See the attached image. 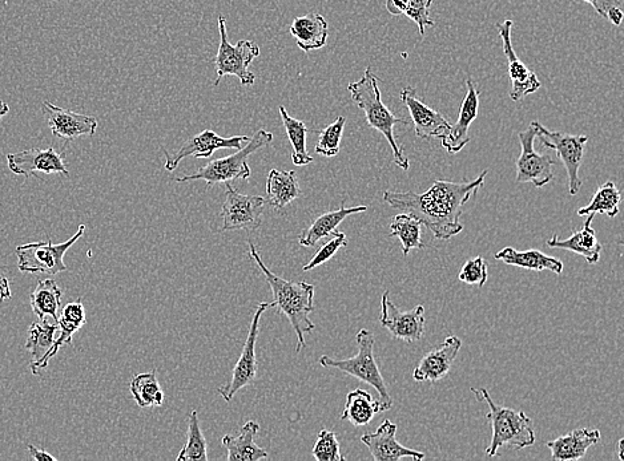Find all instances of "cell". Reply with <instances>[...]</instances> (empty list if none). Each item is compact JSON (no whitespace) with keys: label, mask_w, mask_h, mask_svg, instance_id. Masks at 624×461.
<instances>
[{"label":"cell","mask_w":624,"mask_h":461,"mask_svg":"<svg viewBox=\"0 0 624 461\" xmlns=\"http://www.w3.org/2000/svg\"><path fill=\"white\" fill-rule=\"evenodd\" d=\"M462 347L461 338L450 335L444 345L426 354L413 371V378L417 382H438L444 379L452 370L454 361Z\"/></svg>","instance_id":"cell-20"},{"label":"cell","mask_w":624,"mask_h":461,"mask_svg":"<svg viewBox=\"0 0 624 461\" xmlns=\"http://www.w3.org/2000/svg\"><path fill=\"white\" fill-rule=\"evenodd\" d=\"M494 257L495 260L502 261L503 264L534 270V272L550 270V272L561 276L563 269H565L562 261L534 249L527 250V252H518L514 248H505L501 252L495 253Z\"/></svg>","instance_id":"cell-28"},{"label":"cell","mask_w":624,"mask_h":461,"mask_svg":"<svg viewBox=\"0 0 624 461\" xmlns=\"http://www.w3.org/2000/svg\"><path fill=\"white\" fill-rule=\"evenodd\" d=\"M260 426L256 422L245 423L239 436L225 435L221 443L228 451V461H259L269 458L265 448L257 446L256 435L259 434Z\"/></svg>","instance_id":"cell-25"},{"label":"cell","mask_w":624,"mask_h":461,"mask_svg":"<svg viewBox=\"0 0 624 461\" xmlns=\"http://www.w3.org/2000/svg\"><path fill=\"white\" fill-rule=\"evenodd\" d=\"M345 124V117L340 116L328 127L322 129L316 145V153L318 155L334 157L340 153V144L342 135H344Z\"/></svg>","instance_id":"cell-39"},{"label":"cell","mask_w":624,"mask_h":461,"mask_svg":"<svg viewBox=\"0 0 624 461\" xmlns=\"http://www.w3.org/2000/svg\"><path fill=\"white\" fill-rule=\"evenodd\" d=\"M312 455L317 461H345V456L341 454L337 435L333 431L326 430V428H322L318 432Z\"/></svg>","instance_id":"cell-40"},{"label":"cell","mask_w":624,"mask_h":461,"mask_svg":"<svg viewBox=\"0 0 624 461\" xmlns=\"http://www.w3.org/2000/svg\"><path fill=\"white\" fill-rule=\"evenodd\" d=\"M601 439V432L595 428H578L561 438L550 440L546 447L551 451V459L555 461L581 460Z\"/></svg>","instance_id":"cell-23"},{"label":"cell","mask_w":624,"mask_h":461,"mask_svg":"<svg viewBox=\"0 0 624 461\" xmlns=\"http://www.w3.org/2000/svg\"><path fill=\"white\" fill-rule=\"evenodd\" d=\"M62 297L63 290L54 279L39 281L30 297L32 311L40 319L51 317L54 322L58 323L60 310H62Z\"/></svg>","instance_id":"cell-31"},{"label":"cell","mask_w":624,"mask_h":461,"mask_svg":"<svg viewBox=\"0 0 624 461\" xmlns=\"http://www.w3.org/2000/svg\"><path fill=\"white\" fill-rule=\"evenodd\" d=\"M272 141V133L260 129L239 152L223 157V159L213 160L193 175L177 177L175 181L176 183H189V181L203 180L208 188H211L216 184L232 183L233 180H249L252 176L251 167L248 165L249 156L267 147Z\"/></svg>","instance_id":"cell-6"},{"label":"cell","mask_w":624,"mask_h":461,"mask_svg":"<svg viewBox=\"0 0 624 461\" xmlns=\"http://www.w3.org/2000/svg\"><path fill=\"white\" fill-rule=\"evenodd\" d=\"M487 171L470 183L436 181L428 192H384V201L392 208L412 214L422 226L433 233L436 240H450L464 230L462 213L471 196L485 185Z\"/></svg>","instance_id":"cell-1"},{"label":"cell","mask_w":624,"mask_h":461,"mask_svg":"<svg viewBox=\"0 0 624 461\" xmlns=\"http://www.w3.org/2000/svg\"><path fill=\"white\" fill-rule=\"evenodd\" d=\"M291 34L304 52L321 50L328 43L329 26L324 16L308 14L293 20Z\"/></svg>","instance_id":"cell-26"},{"label":"cell","mask_w":624,"mask_h":461,"mask_svg":"<svg viewBox=\"0 0 624 461\" xmlns=\"http://www.w3.org/2000/svg\"><path fill=\"white\" fill-rule=\"evenodd\" d=\"M8 112H10V105L7 104L6 107L0 108V120H2Z\"/></svg>","instance_id":"cell-47"},{"label":"cell","mask_w":624,"mask_h":461,"mask_svg":"<svg viewBox=\"0 0 624 461\" xmlns=\"http://www.w3.org/2000/svg\"><path fill=\"white\" fill-rule=\"evenodd\" d=\"M623 444H624V439L619 440V443H618V454H619V459H621L622 461L624 460Z\"/></svg>","instance_id":"cell-46"},{"label":"cell","mask_w":624,"mask_h":461,"mask_svg":"<svg viewBox=\"0 0 624 461\" xmlns=\"http://www.w3.org/2000/svg\"><path fill=\"white\" fill-rule=\"evenodd\" d=\"M537 129V137L541 139L546 148L554 149L559 159L565 165L569 176V192L571 196H577L582 188V180L579 177L585 148L589 137L585 135H569L565 132L549 131L539 121L531 123Z\"/></svg>","instance_id":"cell-9"},{"label":"cell","mask_w":624,"mask_h":461,"mask_svg":"<svg viewBox=\"0 0 624 461\" xmlns=\"http://www.w3.org/2000/svg\"><path fill=\"white\" fill-rule=\"evenodd\" d=\"M356 342L358 346L356 357L338 361L324 355L318 362L322 367L340 370L372 386L380 395L381 412L389 411L393 407V398L389 394L388 384L381 374L380 366L374 358V335L369 330L362 329L356 335Z\"/></svg>","instance_id":"cell-5"},{"label":"cell","mask_w":624,"mask_h":461,"mask_svg":"<svg viewBox=\"0 0 624 461\" xmlns=\"http://www.w3.org/2000/svg\"><path fill=\"white\" fill-rule=\"evenodd\" d=\"M225 200L221 209L223 230H256L263 222V214L267 200L260 196H247L233 189L231 183L225 184Z\"/></svg>","instance_id":"cell-11"},{"label":"cell","mask_w":624,"mask_h":461,"mask_svg":"<svg viewBox=\"0 0 624 461\" xmlns=\"http://www.w3.org/2000/svg\"><path fill=\"white\" fill-rule=\"evenodd\" d=\"M28 451H30L31 458L36 461H58L55 456L48 454L46 450H40V448H36L35 446H28Z\"/></svg>","instance_id":"cell-44"},{"label":"cell","mask_w":624,"mask_h":461,"mask_svg":"<svg viewBox=\"0 0 624 461\" xmlns=\"http://www.w3.org/2000/svg\"><path fill=\"white\" fill-rule=\"evenodd\" d=\"M518 139L521 141L522 151L517 160V183H531L537 188H543L554 179L555 161L549 155H539L535 152L537 129L533 124H530L527 131L519 132Z\"/></svg>","instance_id":"cell-12"},{"label":"cell","mask_w":624,"mask_h":461,"mask_svg":"<svg viewBox=\"0 0 624 461\" xmlns=\"http://www.w3.org/2000/svg\"><path fill=\"white\" fill-rule=\"evenodd\" d=\"M380 400H374L368 391L357 388L346 396L341 420H348L354 427H364L372 423L374 416L380 414Z\"/></svg>","instance_id":"cell-30"},{"label":"cell","mask_w":624,"mask_h":461,"mask_svg":"<svg viewBox=\"0 0 624 461\" xmlns=\"http://www.w3.org/2000/svg\"><path fill=\"white\" fill-rule=\"evenodd\" d=\"M86 309L82 299H78L76 302L68 303L60 310L58 319V325L60 335L55 339L54 345H52L50 351L39 361L31 362L32 374L38 375L40 370L46 369L48 362L58 354V351L62 349L64 345H71L74 334L78 333L84 325H86Z\"/></svg>","instance_id":"cell-21"},{"label":"cell","mask_w":624,"mask_h":461,"mask_svg":"<svg viewBox=\"0 0 624 461\" xmlns=\"http://www.w3.org/2000/svg\"><path fill=\"white\" fill-rule=\"evenodd\" d=\"M402 103L409 109L414 124V133L424 140L444 139L452 124L440 112L428 107L424 101L418 99L413 88L406 87L401 91Z\"/></svg>","instance_id":"cell-18"},{"label":"cell","mask_w":624,"mask_h":461,"mask_svg":"<svg viewBox=\"0 0 624 461\" xmlns=\"http://www.w3.org/2000/svg\"><path fill=\"white\" fill-rule=\"evenodd\" d=\"M390 237L401 241L402 253L408 256L412 249H424L422 241V224L412 214H398L390 224Z\"/></svg>","instance_id":"cell-33"},{"label":"cell","mask_w":624,"mask_h":461,"mask_svg":"<svg viewBox=\"0 0 624 461\" xmlns=\"http://www.w3.org/2000/svg\"><path fill=\"white\" fill-rule=\"evenodd\" d=\"M267 196L268 204L276 210L285 208L303 196L296 173L272 169L267 179Z\"/></svg>","instance_id":"cell-29"},{"label":"cell","mask_w":624,"mask_h":461,"mask_svg":"<svg viewBox=\"0 0 624 461\" xmlns=\"http://www.w3.org/2000/svg\"><path fill=\"white\" fill-rule=\"evenodd\" d=\"M86 232V226L80 225L78 232L63 242V244H52L51 240L47 242H34L18 246L15 253L18 256V268L22 273H43L55 274L67 272L68 268L64 264V256L75 242H78Z\"/></svg>","instance_id":"cell-8"},{"label":"cell","mask_w":624,"mask_h":461,"mask_svg":"<svg viewBox=\"0 0 624 461\" xmlns=\"http://www.w3.org/2000/svg\"><path fill=\"white\" fill-rule=\"evenodd\" d=\"M130 391L139 407H159L164 403V392L155 371L136 375L131 380Z\"/></svg>","instance_id":"cell-35"},{"label":"cell","mask_w":624,"mask_h":461,"mask_svg":"<svg viewBox=\"0 0 624 461\" xmlns=\"http://www.w3.org/2000/svg\"><path fill=\"white\" fill-rule=\"evenodd\" d=\"M269 307H273L272 302H261L256 306L255 315H253L251 327H249L247 341H245L239 361H237L235 369L232 371L231 380L217 390L227 403L232 402L233 396L237 392L243 390L244 387H248L257 378L256 345L257 338H259L260 319Z\"/></svg>","instance_id":"cell-10"},{"label":"cell","mask_w":624,"mask_h":461,"mask_svg":"<svg viewBox=\"0 0 624 461\" xmlns=\"http://www.w3.org/2000/svg\"><path fill=\"white\" fill-rule=\"evenodd\" d=\"M366 210H368V206L365 205L345 208L344 202H342L340 209L322 214L307 230H304L303 234H300V245L304 248H313L322 238L332 236V233L336 232L338 226L346 218L353 216V214L364 213Z\"/></svg>","instance_id":"cell-27"},{"label":"cell","mask_w":624,"mask_h":461,"mask_svg":"<svg viewBox=\"0 0 624 461\" xmlns=\"http://www.w3.org/2000/svg\"><path fill=\"white\" fill-rule=\"evenodd\" d=\"M593 6L594 10L602 18L609 20L614 26H621L623 22V11L618 0H583Z\"/></svg>","instance_id":"cell-43"},{"label":"cell","mask_w":624,"mask_h":461,"mask_svg":"<svg viewBox=\"0 0 624 461\" xmlns=\"http://www.w3.org/2000/svg\"><path fill=\"white\" fill-rule=\"evenodd\" d=\"M281 120H283L285 132H287L288 139L291 141L293 148L292 161L296 167H305L313 163V157L309 155L307 149V125L304 121L297 120L287 112V108L281 105L280 107Z\"/></svg>","instance_id":"cell-32"},{"label":"cell","mask_w":624,"mask_h":461,"mask_svg":"<svg viewBox=\"0 0 624 461\" xmlns=\"http://www.w3.org/2000/svg\"><path fill=\"white\" fill-rule=\"evenodd\" d=\"M380 323L394 338L406 343L420 341L425 334V307L418 305L401 311L394 305L388 291L382 294Z\"/></svg>","instance_id":"cell-14"},{"label":"cell","mask_w":624,"mask_h":461,"mask_svg":"<svg viewBox=\"0 0 624 461\" xmlns=\"http://www.w3.org/2000/svg\"><path fill=\"white\" fill-rule=\"evenodd\" d=\"M249 140H251V137L248 136H233L224 139V137L208 129V131L201 132L199 135L192 137V139L185 141L179 151L169 153L167 149H163L165 156L164 167L168 172H173L176 171L181 160L185 159V157L192 156L195 159H209L217 149H236V151H240L244 147V143H248Z\"/></svg>","instance_id":"cell-13"},{"label":"cell","mask_w":624,"mask_h":461,"mask_svg":"<svg viewBox=\"0 0 624 461\" xmlns=\"http://www.w3.org/2000/svg\"><path fill=\"white\" fill-rule=\"evenodd\" d=\"M470 391L477 396L479 402H486L490 408L486 418L490 420L491 427H493V436H491L490 446L486 448L487 456L497 455L499 448L503 446H509L518 451L534 446L533 420L525 412L495 404L486 388L471 387Z\"/></svg>","instance_id":"cell-4"},{"label":"cell","mask_w":624,"mask_h":461,"mask_svg":"<svg viewBox=\"0 0 624 461\" xmlns=\"http://www.w3.org/2000/svg\"><path fill=\"white\" fill-rule=\"evenodd\" d=\"M350 95L358 108L364 111L369 127L382 133L388 140L394 156V164L402 171H409V159L398 145L394 136V127L398 124L409 125V121L394 116L392 111L382 103L381 90L378 87V78L370 68H366L364 76L358 82L348 86Z\"/></svg>","instance_id":"cell-3"},{"label":"cell","mask_w":624,"mask_h":461,"mask_svg":"<svg viewBox=\"0 0 624 461\" xmlns=\"http://www.w3.org/2000/svg\"><path fill=\"white\" fill-rule=\"evenodd\" d=\"M39 323H32L28 330L26 349L30 351L34 361H39L50 351L55 342V334L58 333L59 325L50 322L47 318L40 319Z\"/></svg>","instance_id":"cell-37"},{"label":"cell","mask_w":624,"mask_h":461,"mask_svg":"<svg viewBox=\"0 0 624 461\" xmlns=\"http://www.w3.org/2000/svg\"><path fill=\"white\" fill-rule=\"evenodd\" d=\"M7 163L12 173L27 177V179L35 172H43L46 175L59 173V175L70 176L66 163H64V156L52 147L47 149L31 148L22 152L11 153V155H7Z\"/></svg>","instance_id":"cell-17"},{"label":"cell","mask_w":624,"mask_h":461,"mask_svg":"<svg viewBox=\"0 0 624 461\" xmlns=\"http://www.w3.org/2000/svg\"><path fill=\"white\" fill-rule=\"evenodd\" d=\"M249 256L259 266L261 273L271 286L273 307H277L281 314L287 315L289 322L297 335L296 353L299 354L305 347V334L312 333L316 326L309 318L314 310V286L307 282H293L276 276L261 260L256 246L248 242Z\"/></svg>","instance_id":"cell-2"},{"label":"cell","mask_w":624,"mask_h":461,"mask_svg":"<svg viewBox=\"0 0 624 461\" xmlns=\"http://www.w3.org/2000/svg\"><path fill=\"white\" fill-rule=\"evenodd\" d=\"M594 217L593 214H589L585 226L579 232H575L573 236L567 238V240H561L555 234L553 238L547 241V246L577 253L579 256L586 258L587 264H598L599 260H601L602 245L598 241L597 233H595L593 226H591Z\"/></svg>","instance_id":"cell-24"},{"label":"cell","mask_w":624,"mask_h":461,"mask_svg":"<svg viewBox=\"0 0 624 461\" xmlns=\"http://www.w3.org/2000/svg\"><path fill=\"white\" fill-rule=\"evenodd\" d=\"M466 88H468V92H466L464 101H462L457 123L452 125L448 135L441 139L442 147L450 155L460 153L470 143L469 128L478 116L479 92L473 80H466Z\"/></svg>","instance_id":"cell-22"},{"label":"cell","mask_w":624,"mask_h":461,"mask_svg":"<svg viewBox=\"0 0 624 461\" xmlns=\"http://www.w3.org/2000/svg\"><path fill=\"white\" fill-rule=\"evenodd\" d=\"M397 424L385 419L374 434L362 435L361 442L368 447L370 454L376 461H397L410 458L416 461L424 460L425 455L420 451L404 447L396 440Z\"/></svg>","instance_id":"cell-19"},{"label":"cell","mask_w":624,"mask_h":461,"mask_svg":"<svg viewBox=\"0 0 624 461\" xmlns=\"http://www.w3.org/2000/svg\"><path fill=\"white\" fill-rule=\"evenodd\" d=\"M345 246H348V238H346L345 233L333 232L330 241L326 242V244L318 250L316 256L312 258L311 262L304 266L303 272H311V270H314L318 268V266L325 264V262L332 260V258L336 256L338 250L345 248Z\"/></svg>","instance_id":"cell-41"},{"label":"cell","mask_w":624,"mask_h":461,"mask_svg":"<svg viewBox=\"0 0 624 461\" xmlns=\"http://www.w3.org/2000/svg\"><path fill=\"white\" fill-rule=\"evenodd\" d=\"M621 200L622 194L619 192L617 185L607 181L594 194L590 204L578 210V216L585 217L589 216V214L595 216V214L601 213L606 214L607 217H617Z\"/></svg>","instance_id":"cell-36"},{"label":"cell","mask_w":624,"mask_h":461,"mask_svg":"<svg viewBox=\"0 0 624 461\" xmlns=\"http://www.w3.org/2000/svg\"><path fill=\"white\" fill-rule=\"evenodd\" d=\"M207 440L201 431L199 414L193 410L188 418L187 443L177 461H208Z\"/></svg>","instance_id":"cell-38"},{"label":"cell","mask_w":624,"mask_h":461,"mask_svg":"<svg viewBox=\"0 0 624 461\" xmlns=\"http://www.w3.org/2000/svg\"><path fill=\"white\" fill-rule=\"evenodd\" d=\"M42 111L52 135L58 139L72 141L83 136H94L98 131V119L94 116L56 107L50 101H43Z\"/></svg>","instance_id":"cell-15"},{"label":"cell","mask_w":624,"mask_h":461,"mask_svg":"<svg viewBox=\"0 0 624 461\" xmlns=\"http://www.w3.org/2000/svg\"><path fill=\"white\" fill-rule=\"evenodd\" d=\"M12 294L10 290V282L8 279L2 274H0V302L6 301V299H11Z\"/></svg>","instance_id":"cell-45"},{"label":"cell","mask_w":624,"mask_h":461,"mask_svg":"<svg viewBox=\"0 0 624 461\" xmlns=\"http://www.w3.org/2000/svg\"><path fill=\"white\" fill-rule=\"evenodd\" d=\"M220 46L215 59L217 79L215 87L219 86L225 76H236L241 86H253L256 75L249 71V66L260 56V47L251 40H240L235 46L229 43L227 35V20L219 15Z\"/></svg>","instance_id":"cell-7"},{"label":"cell","mask_w":624,"mask_h":461,"mask_svg":"<svg viewBox=\"0 0 624 461\" xmlns=\"http://www.w3.org/2000/svg\"><path fill=\"white\" fill-rule=\"evenodd\" d=\"M433 0H386V10L390 15L408 16L417 24L421 36L425 35L426 27H434L436 23L430 19V7Z\"/></svg>","instance_id":"cell-34"},{"label":"cell","mask_w":624,"mask_h":461,"mask_svg":"<svg viewBox=\"0 0 624 461\" xmlns=\"http://www.w3.org/2000/svg\"><path fill=\"white\" fill-rule=\"evenodd\" d=\"M487 277H489V273H487L486 261L482 257H477L466 262L458 278L468 285L483 287L487 282Z\"/></svg>","instance_id":"cell-42"},{"label":"cell","mask_w":624,"mask_h":461,"mask_svg":"<svg viewBox=\"0 0 624 461\" xmlns=\"http://www.w3.org/2000/svg\"><path fill=\"white\" fill-rule=\"evenodd\" d=\"M511 28H513L511 20L497 23V30L503 43V52H505L507 63H509L510 97L513 101H519L523 97L537 92L542 87V83L539 82L538 76L515 54L513 43H511Z\"/></svg>","instance_id":"cell-16"},{"label":"cell","mask_w":624,"mask_h":461,"mask_svg":"<svg viewBox=\"0 0 624 461\" xmlns=\"http://www.w3.org/2000/svg\"><path fill=\"white\" fill-rule=\"evenodd\" d=\"M6 105H7L6 103H3V101L0 100V108L6 107Z\"/></svg>","instance_id":"cell-48"}]
</instances>
